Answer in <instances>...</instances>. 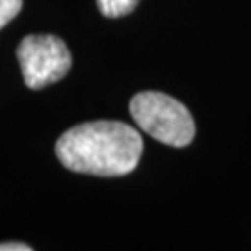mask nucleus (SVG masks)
Listing matches in <instances>:
<instances>
[{"mask_svg":"<svg viewBox=\"0 0 251 251\" xmlns=\"http://www.w3.org/2000/svg\"><path fill=\"white\" fill-rule=\"evenodd\" d=\"M144 151L142 136L121 121H91L63 132L56 154L67 170L97 177H121L136 170Z\"/></svg>","mask_w":251,"mask_h":251,"instance_id":"1","label":"nucleus"},{"mask_svg":"<svg viewBox=\"0 0 251 251\" xmlns=\"http://www.w3.org/2000/svg\"><path fill=\"white\" fill-rule=\"evenodd\" d=\"M130 116L144 132L171 147H186L196 136V123L188 108L160 91L134 95L130 100Z\"/></svg>","mask_w":251,"mask_h":251,"instance_id":"2","label":"nucleus"},{"mask_svg":"<svg viewBox=\"0 0 251 251\" xmlns=\"http://www.w3.org/2000/svg\"><path fill=\"white\" fill-rule=\"evenodd\" d=\"M17 60L30 90L62 80L71 69V52L56 36H26L17 47Z\"/></svg>","mask_w":251,"mask_h":251,"instance_id":"3","label":"nucleus"},{"mask_svg":"<svg viewBox=\"0 0 251 251\" xmlns=\"http://www.w3.org/2000/svg\"><path fill=\"white\" fill-rule=\"evenodd\" d=\"M140 0H97L99 11L108 19H119L132 13Z\"/></svg>","mask_w":251,"mask_h":251,"instance_id":"4","label":"nucleus"},{"mask_svg":"<svg viewBox=\"0 0 251 251\" xmlns=\"http://www.w3.org/2000/svg\"><path fill=\"white\" fill-rule=\"evenodd\" d=\"M23 8V0H0V28L19 15Z\"/></svg>","mask_w":251,"mask_h":251,"instance_id":"5","label":"nucleus"},{"mask_svg":"<svg viewBox=\"0 0 251 251\" xmlns=\"http://www.w3.org/2000/svg\"><path fill=\"white\" fill-rule=\"evenodd\" d=\"M0 251H32V248L23 242H6L0 244Z\"/></svg>","mask_w":251,"mask_h":251,"instance_id":"6","label":"nucleus"}]
</instances>
